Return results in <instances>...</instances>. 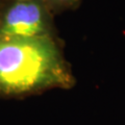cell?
I'll return each instance as SVG.
<instances>
[{
    "mask_svg": "<svg viewBox=\"0 0 125 125\" xmlns=\"http://www.w3.org/2000/svg\"><path fill=\"white\" fill-rule=\"evenodd\" d=\"M74 84L58 39L0 40V97L23 98Z\"/></svg>",
    "mask_w": 125,
    "mask_h": 125,
    "instance_id": "6da1fadb",
    "label": "cell"
},
{
    "mask_svg": "<svg viewBox=\"0 0 125 125\" xmlns=\"http://www.w3.org/2000/svg\"><path fill=\"white\" fill-rule=\"evenodd\" d=\"M53 17L45 0H3L0 40L57 39Z\"/></svg>",
    "mask_w": 125,
    "mask_h": 125,
    "instance_id": "7a4b0ae2",
    "label": "cell"
},
{
    "mask_svg": "<svg viewBox=\"0 0 125 125\" xmlns=\"http://www.w3.org/2000/svg\"><path fill=\"white\" fill-rule=\"evenodd\" d=\"M83 0H45L53 15L61 14L66 10H75L80 5Z\"/></svg>",
    "mask_w": 125,
    "mask_h": 125,
    "instance_id": "3957f363",
    "label": "cell"
},
{
    "mask_svg": "<svg viewBox=\"0 0 125 125\" xmlns=\"http://www.w3.org/2000/svg\"><path fill=\"white\" fill-rule=\"evenodd\" d=\"M2 2H3V0H0V9H1V4H2Z\"/></svg>",
    "mask_w": 125,
    "mask_h": 125,
    "instance_id": "277c9868",
    "label": "cell"
}]
</instances>
